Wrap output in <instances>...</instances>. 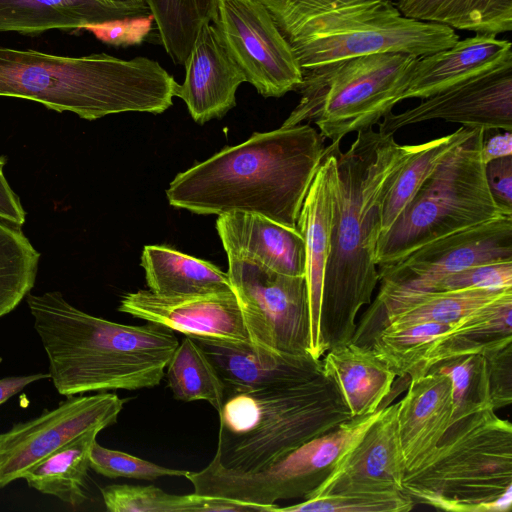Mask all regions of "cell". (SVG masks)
Here are the masks:
<instances>
[{
    "instance_id": "cell-37",
    "label": "cell",
    "mask_w": 512,
    "mask_h": 512,
    "mask_svg": "<svg viewBox=\"0 0 512 512\" xmlns=\"http://www.w3.org/2000/svg\"><path fill=\"white\" fill-rule=\"evenodd\" d=\"M90 468L108 478L155 480L186 477L189 471L164 467L134 455L106 448L95 441L90 451Z\"/></svg>"
},
{
    "instance_id": "cell-9",
    "label": "cell",
    "mask_w": 512,
    "mask_h": 512,
    "mask_svg": "<svg viewBox=\"0 0 512 512\" xmlns=\"http://www.w3.org/2000/svg\"><path fill=\"white\" fill-rule=\"evenodd\" d=\"M418 58L371 53L304 74L297 89L300 101L281 127L314 122L331 142L373 127L400 102Z\"/></svg>"
},
{
    "instance_id": "cell-31",
    "label": "cell",
    "mask_w": 512,
    "mask_h": 512,
    "mask_svg": "<svg viewBox=\"0 0 512 512\" xmlns=\"http://www.w3.org/2000/svg\"><path fill=\"white\" fill-rule=\"evenodd\" d=\"M167 385L175 399L207 401L217 412L226 400V388L202 348L185 336L172 354L166 369Z\"/></svg>"
},
{
    "instance_id": "cell-21",
    "label": "cell",
    "mask_w": 512,
    "mask_h": 512,
    "mask_svg": "<svg viewBox=\"0 0 512 512\" xmlns=\"http://www.w3.org/2000/svg\"><path fill=\"white\" fill-rule=\"evenodd\" d=\"M216 229L227 257L289 276H304L305 243L297 228L255 213L231 212L218 216Z\"/></svg>"
},
{
    "instance_id": "cell-23",
    "label": "cell",
    "mask_w": 512,
    "mask_h": 512,
    "mask_svg": "<svg viewBox=\"0 0 512 512\" xmlns=\"http://www.w3.org/2000/svg\"><path fill=\"white\" fill-rule=\"evenodd\" d=\"M397 404L399 439L409 472L427 460L451 426L450 380L436 372L409 380L407 393Z\"/></svg>"
},
{
    "instance_id": "cell-44",
    "label": "cell",
    "mask_w": 512,
    "mask_h": 512,
    "mask_svg": "<svg viewBox=\"0 0 512 512\" xmlns=\"http://www.w3.org/2000/svg\"><path fill=\"white\" fill-rule=\"evenodd\" d=\"M47 378H49V373L9 376L0 379V405L30 384Z\"/></svg>"
},
{
    "instance_id": "cell-35",
    "label": "cell",
    "mask_w": 512,
    "mask_h": 512,
    "mask_svg": "<svg viewBox=\"0 0 512 512\" xmlns=\"http://www.w3.org/2000/svg\"><path fill=\"white\" fill-rule=\"evenodd\" d=\"M429 372L444 374L450 380L453 401L451 425L478 411L492 408L487 365L482 354L460 355L441 361Z\"/></svg>"
},
{
    "instance_id": "cell-7",
    "label": "cell",
    "mask_w": 512,
    "mask_h": 512,
    "mask_svg": "<svg viewBox=\"0 0 512 512\" xmlns=\"http://www.w3.org/2000/svg\"><path fill=\"white\" fill-rule=\"evenodd\" d=\"M403 490L453 512H507L512 505V425L492 408L453 423Z\"/></svg>"
},
{
    "instance_id": "cell-25",
    "label": "cell",
    "mask_w": 512,
    "mask_h": 512,
    "mask_svg": "<svg viewBox=\"0 0 512 512\" xmlns=\"http://www.w3.org/2000/svg\"><path fill=\"white\" fill-rule=\"evenodd\" d=\"M452 324L424 322L386 326L370 346L398 377L424 376L437 363L469 353V342Z\"/></svg>"
},
{
    "instance_id": "cell-6",
    "label": "cell",
    "mask_w": 512,
    "mask_h": 512,
    "mask_svg": "<svg viewBox=\"0 0 512 512\" xmlns=\"http://www.w3.org/2000/svg\"><path fill=\"white\" fill-rule=\"evenodd\" d=\"M218 414L212 460L241 472L257 470L353 418L322 369L300 381L228 396Z\"/></svg>"
},
{
    "instance_id": "cell-40",
    "label": "cell",
    "mask_w": 512,
    "mask_h": 512,
    "mask_svg": "<svg viewBox=\"0 0 512 512\" xmlns=\"http://www.w3.org/2000/svg\"><path fill=\"white\" fill-rule=\"evenodd\" d=\"M153 16L93 24L83 29L93 33L100 41L114 46H129L145 40L151 30Z\"/></svg>"
},
{
    "instance_id": "cell-1",
    "label": "cell",
    "mask_w": 512,
    "mask_h": 512,
    "mask_svg": "<svg viewBox=\"0 0 512 512\" xmlns=\"http://www.w3.org/2000/svg\"><path fill=\"white\" fill-rule=\"evenodd\" d=\"M369 127L336 149L338 200L326 266L320 335L326 352L352 341L356 318L379 283L376 250L386 195L418 149Z\"/></svg>"
},
{
    "instance_id": "cell-27",
    "label": "cell",
    "mask_w": 512,
    "mask_h": 512,
    "mask_svg": "<svg viewBox=\"0 0 512 512\" xmlns=\"http://www.w3.org/2000/svg\"><path fill=\"white\" fill-rule=\"evenodd\" d=\"M141 266L149 290L165 296L233 291L229 276L210 262L172 248L146 245Z\"/></svg>"
},
{
    "instance_id": "cell-42",
    "label": "cell",
    "mask_w": 512,
    "mask_h": 512,
    "mask_svg": "<svg viewBox=\"0 0 512 512\" xmlns=\"http://www.w3.org/2000/svg\"><path fill=\"white\" fill-rule=\"evenodd\" d=\"M4 164L5 159L0 157V220L22 227L26 221V213L19 197L4 176Z\"/></svg>"
},
{
    "instance_id": "cell-19",
    "label": "cell",
    "mask_w": 512,
    "mask_h": 512,
    "mask_svg": "<svg viewBox=\"0 0 512 512\" xmlns=\"http://www.w3.org/2000/svg\"><path fill=\"white\" fill-rule=\"evenodd\" d=\"M184 67L185 79L175 96L185 102L195 122L221 118L236 105V91L246 79L212 22L200 29Z\"/></svg>"
},
{
    "instance_id": "cell-41",
    "label": "cell",
    "mask_w": 512,
    "mask_h": 512,
    "mask_svg": "<svg viewBox=\"0 0 512 512\" xmlns=\"http://www.w3.org/2000/svg\"><path fill=\"white\" fill-rule=\"evenodd\" d=\"M485 177L495 202L512 214V155L486 163Z\"/></svg>"
},
{
    "instance_id": "cell-18",
    "label": "cell",
    "mask_w": 512,
    "mask_h": 512,
    "mask_svg": "<svg viewBox=\"0 0 512 512\" xmlns=\"http://www.w3.org/2000/svg\"><path fill=\"white\" fill-rule=\"evenodd\" d=\"M398 404L386 406L360 440L344 453L327 479L304 499L347 491L403 490L406 474Z\"/></svg>"
},
{
    "instance_id": "cell-39",
    "label": "cell",
    "mask_w": 512,
    "mask_h": 512,
    "mask_svg": "<svg viewBox=\"0 0 512 512\" xmlns=\"http://www.w3.org/2000/svg\"><path fill=\"white\" fill-rule=\"evenodd\" d=\"M488 373L489 395L494 410L512 403V342L482 354Z\"/></svg>"
},
{
    "instance_id": "cell-12",
    "label": "cell",
    "mask_w": 512,
    "mask_h": 512,
    "mask_svg": "<svg viewBox=\"0 0 512 512\" xmlns=\"http://www.w3.org/2000/svg\"><path fill=\"white\" fill-rule=\"evenodd\" d=\"M246 82L264 97L297 91L302 70L260 0H217L212 22Z\"/></svg>"
},
{
    "instance_id": "cell-2",
    "label": "cell",
    "mask_w": 512,
    "mask_h": 512,
    "mask_svg": "<svg viewBox=\"0 0 512 512\" xmlns=\"http://www.w3.org/2000/svg\"><path fill=\"white\" fill-rule=\"evenodd\" d=\"M324 151V138L309 124L255 133L179 173L166 196L195 214L255 213L297 228Z\"/></svg>"
},
{
    "instance_id": "cell-8",
    "label": "cell",
    "mask_w": 512,
    "mask_h": 512,
    "mask_svg": "<svg viewBox=\"0 0 512 512\" xmlns=\"http://www.w3.org/2000/svg\"><path fill=\"white\" fill-rule=\"evenodd\" d=\"M485 131L454 147L426 179L378 240L377 267L391 264L422 245L503 215L485 177L481 147Z\"/></svg>"
},
{
    "instance_id": "cell-16",
    "label": "cell",
    "mask_w": 512,
    "mask_h": 512,
    "mask_svg": "<svg viewBox=\"0 0 512 512\" xmlns=\"http://www.w3.org/2000/svg\"><path fill=\"white\" fill-rule=\"evenodd\" d=\"M118 310L190 338L253 343L234 291L165 296L138 290L123 295Z\"/></svg>"
},
{
    "instance_id": "cell-22",
    "label": "cell",
    "mask_w": 512,
    "mask_h": 512,
    "mask_svg": "<svg viewBox=\"0 0 512 512\" xmlns=\"http://www.w3.org/2000/svg\"><path fill=\"white\" fill-rule=\"evenodd\" d=\"M150 15L145 0H0V32L36 35Z\"/></svg>"
},
{
    "instance_id": "cell-36",
    "label": "cell",
    "mask_w": 512,
    "mask_h": 512,
    "mask_svg": "<svg viewBox=\"0 0 512 512\" xmlns=\"http://www.w3.org/2000/svg\"><path fill=\"white\" fill-rule=\"evenodd\" d=\"M413 507L404 490L347 491L309 497L274 512H406Z\"/></svg>"
},
{
    "instance_id": "cell-43",
    "label": "cell",
    "mask_w": 512,
    "mask_h": 512,
    "mask_svg": "<svg viewBox=\"0 0 512 512\" xmlns=\"http://www.w3.org/2000/svg\"><path fill=\"white\" fill-rule=\"evenodd\" d=\"M512 155V133L504 131L497 133L487 140L483 139L481 156L483 163Z\"/></svg>"
},
{
    "instance_id": "cell-34",
    "label": "cell",
    "mask_w": 512,
    "mask_h": 512,
    "mask_svg": "<svg viewBox=\"0 0 512 512\" xmlns=\"http://www.w3.org/2000/svg\"><path fill=\"white\" fill-rule=\"evenodd\" d=\"M20 228L0 220V318L21 303L36 279L40 253Z\"/></svg>"
},
{
    "instance_id": "cell-15",
    "label": "cell",
    "mask_w": 512,
    "mask_h": 512,
    "mask_svg": "<svg viewBox=\"0 0 512 512\" xmlns=\"http://www.w3.org/2000/svg\"><path fill=\"white\" fill-rule=\"evenodd\" d=\"M378 130H397L429 120H444L467 128L512 132V61L470 77L400 113L390 112Z\"/></svg>"
},
{
    "instance_id": "cell-3",
    "label": "cell",
    "mask_w": 512,
    "mask_h": 512,
    "mask_svg": "<svg viewBox=\"0 0 512 512\" xmlns=\"http://www.w3.org/2000/svg\"><path fill=\"white\" fill-rule=\"evenodd\" d=\"M27 305L60 395L139 390L160 384L179 341L173 330L93 316L58 291L28 294Z\"/></svg>"
},
{
    "instance_id": "cell-26",
    "label": "cell",
    "mask_w": 512,
    "mask_h": 512,
    "mask_svg": "<svg viewBox=\"0 0 512 512\" xmlns=\"http://www.w3.org/2000/svg\"><path fill=\"white\" fill-rule=\"evenodd\" d=\"M321 366L337 385L352 417L384 407L382 403L391 393L396 377L371 346L355 342L329 349Z\"/></svg>"
},
{
    "instance_id": "cell-14",
    "label": "cell",
    "mask_w": 512,
    "mask_h": 512,
    "mask_svg": "<svg viewBox=\"0 0 512 512\" xmlns=\"http://www.w3.org/2000/svg\"><path fill=\"white\" fill-rule=\"evenodd\" d=\"M124 400L115 393L67 397L52 410L0 433V488L81 434L117 422Z\"/></svg>"
},
{
    "instance_id": "cell-4",
    "label": "cell",
    "mask_w": 512,
    "mask_h": 512,
    "mask_svg": "<svg viewBox=\"0 0 512 512\" xmlns=\"http://www.w3.org/2000/svg\"><path fill=\"white\" fill-rule=\"evenodd\" d=\"M178 83L157 61L106 53L73 57L0 47V96L95 120L123 112L160 114Z\"/></svg>"
},
{
    "instance_id": "cell-29",
    "label": "cell",
    "mask_w": 512,
    "mask_h": 512,
    "mask_svg": "<svg viewBox=\"0 0 512 512\" xmlns=\"http://www.w3.org/2000/svg\"><path fill=\"white\" fill-rule=\"evenodd\" d=\"M407 18L465 30L499 34L512 30V0H398Z\"/></svg>"
},
{
    "instance_id": "cell-32",
    "label": "cell",
    "mask_w": 512,
    "mask_h": 512,
    "mask_svg": "<svg viewBox=\"0 0 512 512\" xmlns=\"http://www.w3.org/2000/svg\"><path fill=\"white\" fill-rule=\"evenodd\" d=\"M161 43L175 64H185L203 25L213 22L217 0H145Z\"/></svg>"
},
{
    "instance_id": "cell-10",
    "label": "cell",
    "mask_w": 512,
    "mask_h": 512,
    "mask_svg": "<svg viewBox=\"0 0 512 512\" xmlns=\"http://www.w3.org/2000/svg\"><path fill=\"white\" fill-rule=\"evenodd\" d=\"M385 407L353 417L257 470L235 471L212 460L198 472L189 471L185 478L195 493L266 506L274 512L277 501L304 499L318 488Z\"/></svg>"
},
{
    "instance_id": "cell-30",
    "label": "cell",
    "mask_w": 512,
    "mask_h": 512,
    "mask_svg": "<svg viewBox=\"0 0 512 512\" xmlns=\"http://www.w3.org/2000/svg\"><path fill=\"white\" fill-rule=\"evenodd\" d=\"M100 491L110 512H271L266 506L195 492L170 494L153 485L112 484Z\"/></svg>"
},
{
    "instance_id": "cell-20",
    "label": "cell",
    "mask_w": 512,
    "mask_h": 512,
    "mask_svg": "<svg viewBox=\"0 0 512 512\" xmlns=\"http://www.w3.org/2000/svg\"><path fill=\"white\" fill-rule=\"evenodd\" d=\"M216 368L228 396L311 377L322 369L311 355H290L253 343L192 338Z\"/></svg>"
},
{
    "instance_id": "cell-28",
    "label": "cell",
    "mask_w": 512,
    "mask_h": 512,
    "mask_svg": "<svg viewBox=\"0 0 512 512\" xmlns=\"http://www.w3.org/2000/svg\"><path fill=\"white\" fill-rule=\"evenodd\" d=\"M101 429H91L42 459L24 475L29 487L77 507L87 499L90 451Z\"/></svg>"
},
{
    "instance_id": "cell-33",
    "label": "cell",
    "mask_w": 512,
    "mask_h": 512,
    "mask_svg": "<svg viewBox=\"0 0 512 512\" xmlns=\"http://www.w3.org/2000/svg\"><path fill=\"white\" fill-rule=\"evenodd\" d=\"M473 129L461 126L453 133L419 144L386 195L381 235L390 228L444 157L465 140Z\"/></svg>"
},
{
    "instance_id": "cell-38",
    "label": "cell",
    "mask_w": 512,
    "mask_h": 512,
    "mask_svg": "<svg viewBox=\"0 0 512 512\" xmlns=\"http://www.w3.org/2000/svg\"><path fill=\"white\" fill-rule=\"evenodd\" d=\"M512 288V260L467 267L441 279L433 291Z\"/></svg>"
},
{
    "instance_id": "cell-24",
    "label": "cell",
    "mask_w": 512,
    "mask_h": 512,
    "mask_svg": "<svg viewBox=\"0 0 512 512\" xmlns=\"http://www.w3.org/2000/svg\"><path fill=\"white\" fill-rule=\"evenodd\" d=\"M512 61V45L492 34H475L452 46L419 57L400 102L424 99L470 77Z\"/></svg>"
},
{
    "instance_id": "cell-5",
    "label": "cell",
    "mask_w": 512,
    "mask_h": 512,
    "mask_svg": "<svg viewBox=\"0 0 512 512\" xmlns=\"http://www.w3.org/2000/svg\"><path fill=\"white\" fill-rule=\"evenodd\" d=\"M283 34L302 76L371 53L423 57L459 40L450 27L407 18L390 0H260Z\"/></svg>"
},
{
    "instance_id": "cell-13",
    "label": "cell",
    "mask_w": 512,
    "mask_h": 512,
    "mask_svg": "<svg viewBox=\"0 0 512 512\" xmlns=\"http://www.w3.org/2000/svg\"><path fill=\"white\" fill-rule=\"evenodd\" d=\"M512 260V215H503L422 245L378 268L379 291H433L444 277L470 266Z\"/></svg>"
},
{
    "instance_id": "cell-11",
    "label": "cell",
    "mask_w": 512,
    "mask_h": 512,
    "mask_svg": "<svg viewBox=\"0 0 512 512\" xmlns=\"http://www.w3.org/2000/svg\"><path fill=\"white\" fill-rule=\"evenodd\" d=\"M228 276L252 342L290 355H310V313L304 276L228 257Z\"/></svg>"
},
{
    "instance_id": "cell-17",
    "label": "cell",
    "mask_w": 512,
    "mask_h": 512,
    "mask_svg": "<svg viewBox=\"0 0 512 512\" xmlns=\"http://www.w3.org/2000/svg\"><path fill=\"white\" fill-rule=\"evenodd\" d=\"M340 142L325 147L303 201L297 229L305 243V281L310 313V355L321 360L326 350L320 335V314L326 266L338 200L336 149Z\"/></svg>"
}]
</instances>
